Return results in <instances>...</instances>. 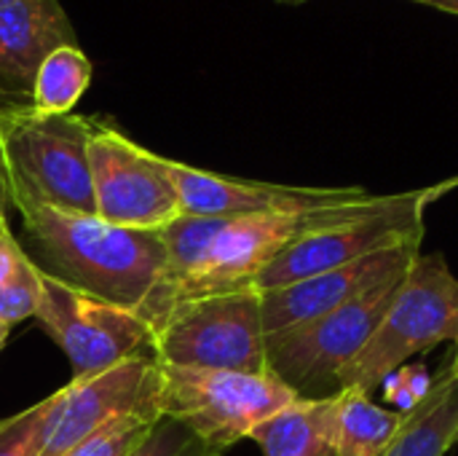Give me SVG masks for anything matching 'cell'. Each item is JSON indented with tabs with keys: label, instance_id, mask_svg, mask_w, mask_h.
I'll use <instances>...</instances> for the list:
<instances>
[{
	"label": "cell",
	"instance_id": "cell-1",
	"mask_svg": "<svg viewBox=\"0 0 458 456\" xmlns=\"http://www.w3.org/2000/svg\"><path fill=\"white\" fill-rule=\"evenodd\" d=\"M13 210L21 215L19 242L27 258L51 280L137 314L164 280L161 231L121 228L97 215L35 202H19Z\"/></svg>",
	"mask_w": 458,
	"mask_h": 456
},
{
	"label": "cell",
	"instance_id": "cell-2",
	"mask_svg": "<svg viewBox=\"0 0 458 456\" xmlns=\"http://www.w3.org/2000/svg\"><path fill=\"white\" fill-rule=\"evenodd\" d=\"M91 129V116H43L30 105H0V161L8 204L35 202L94 215Z\"/></svg>",
	"mask_w": 458,
	"mask_h": 456
},
{
	"label": "cell",
	"instance_id": "cell-3",
	"mask_svg": "<svg viewBox=\"0 0 458 456\" xmlns=\"http://www.w3.org/2000/svg\"><path fill=\"white\" fill-rule=\"evenodd\" d=\"M443 341H458V280L443 255H419L373 339L338 374V392H370L413 355Z\"/></svg>",
	"mask_w": 458,
	"mask_h": 456
},
{
	"label": "cell",
	"instance_id": "cell-4",
	"mask_svg": "<svg viewBox=\"0 0 458 456\" xmlns=\"http://www.w3.org/2000/svg\"><path fill=\"white\" fill-rule=\"evenodd\" d=\"M158 366L268 374L258 288L177 301L153 331Z\"/></svg>",
	"mask_w": 458,
	"mask_h": 456
},
{
	"label": "cell",
	"instance_id": "cell-5",
	"mask_svg": "<svg viewBox=\"0 0 458 456\" xmlns=\"http://www.w3.org/2000/svg\"><path fill=\"white\" fill-rule=\"evenodd\" d=\"M161 417L180 422L204 443L225 452L250 438L266 419L301 400L282 379L268 374L158 366Z\"/></svg>",
	"mask_w": 458,
	"mask_h": 456
},
{
	"label": "cell",
	"instance_id": "cell-6",
	"mask_svg": "<svg viewBox=\"0 0 458 456\" xmlns=\"http://www.w3.org/2000/svg\"><path fill=\"white\" fill-rule=\"evenodd\" d=\"M451 185V183H448ZM448 185L373 196L360 212L333 226L317 228L287 250H282L255 280V288L274 290L306 277L330 271L335 266H346L352 261L368 258L373 253L400 247V245H421L424 239V210L432 199H437Z\"/></svg>",
	"mask_w": 458,
	"mask_h": 456
},
{
	"label": "cell",
	"instance_id": "cell-7",
	"mask_svg": "<svg viewBox=\"0 0 458 456\" xmlns=\"http://www.w3.org/2000/svg\"><path fill=\"white\" fill-rule=\"evenodd\" d=\"M370 199H373V194L365 199L349 202V204L311 210V212L223 218L220 228L207 242L193 274L180 288H174V293L169 296L166 312L177 301H185V298L215 296V293H228V290H239V288H255V280L260 277V271L282 250H287L293 242H298L301 237L317 231V228H325V226L352 218ZM166 312H164V317H166Z\"/></svg>",
	"mask_w": 458,
	"mask_h": 456
},
{
	"label": "cell",
	"instance_id": "cell-8",
	"mask_svg": "<svg viewBox=\"0 0 458 456\" xmlns=\"http://www.w3.org/2000/svg\"><path fill=\"white\" fill-rule=\"evenodd\" d=\"M403 277L373 288L362 298L319 320L266 336L268 371L306 400L322 398L319 390L335 387L338 392V374L373 339L400 290Z\"/></svg>",
	"mask_w": 458,
	"mask_h": 456
},
{
	"label": "cell",
	"instance_id": "cell-9",
	"mask_svg": "<svg viewBox=\"0 0 458 456\" xmlns=\"http://www.w3.org/2000/svg\"><path fill=\"white\" fill-rule=\"evenodd\" d=\"M35 323L67 355L72 382L99 376L134 357H156L153 331L137 312L81 293L43 271Z\"/></svg>",
	"mask_w": 458,
	"mask_h": 456
},
{
	"label": "cell",
	"instance_id": "cell-10",
	"mask_svg": "<svg viewBox=\"0 0 458 456\" xmlns=\"http://www.w3.org/2000/svg\"><path fill=\"white\" fill-rule=\"evenodd\" d=\"M89 169L94 215L105 223L134 231H161L182 215L177 188L164 172L161 156L134 142L110 118L94 116Z\"/></svg>",
	"mask_w": 458,
	"mask_h": 456
},
{
	"label": "cell",
	"instance_id": "cell-11",
	"mask_svg": "<svg viewBox=\"0 0 458 456\" xmlns=\"http://www.w3.org/2000/svg\"><path fill=\"white\" fill-rule=\"evenodd\" d=\"M59 390V406L38 456H64L123 414H161V371L156 357H134L99 376L81 382L70 379Z\"/></svg>",
	"mask_w": 458,
	"mask_h": 456
},
{
	"label": "cell",
	"instance_id": "cell-12",
	"mask_svg": "<svg viewBox=\"0 0 458 456\" xmlns=\"http://www.w3.org/2000/svg\"><path fill=\"white\" fill-rule=\"evenodd\" d=\"M161 167L177 188L182 215L244 218L274 212H311L370 196L362 188H303L228 177L161 156Z\"/></svg>",
	"mask_w": 458,
	"mask_h": 456
},
{
	"label": "cell",
	"instance_id": "cell-13",
	"mask_svg": "<svg viewBox=\"0 0 458 456\" xmlns=\"http://www.w3.org/2000/svg\"><path fill=\"white\" fill-rule=\"evenodd\" d=\"M419 255H421V245H400L352 261L346 266H335L330 271L306 277L301 282L263 290L260 309H263L266 336L306 325L362 298L373 288L408 274V269L416 263Z\"/></svg>",
	"mask_w": 458,
	"mask_h": 456
},
{
	"label": "cell",
	"instance_id": "cell-14",
	"mask_svg": "<svg viewBox=\"0 0 458 456\" xmlns=\"http://www.w3.org/2000/svg\"><path fill=\"white\" fill-rule=\"evenodd\" d=\"M62 46L81 40L59 0H0V99L30 105L38 67Z\"/></svg>",
	"mask_w": 458,
	"mask_h": 456
},
{
	"label": "cell",
	"instance_id": "cell-15",
	"mask_svg": "<svg viewBox=\"0 0 458 456\" xmlns=\"http://www.w3.org/2000/svg\"><path fill=\"white\" fill-rule=\"evenodd\" d=\"M335 395L295 400L266 419L250 438L263 456H335Z\"/></svg>",
	"mask_w": 458,
	"mask_h": 456
},
{
	"label": "cell",
	"instance_id": "cell-16",
	"mask_svg": "<svg viewBox=\"0 0 458 456\" xmlns=\"http://www.w3.org/2000/svg\"><path fill=\"white\" fill-rule=\"evenodd\" d=\"M458 441V382L451 368L432 382L429 395L405 417L394 441L378 456H445Z\"/></svg>",
	"mask_w": 458,
	"mask_h": 456
},
{
	"label": "cell",
	"instance_id": "cell-17",
	"mask_svg": "<svg viewBox=\"0 0 458 456\" xmlns=\"http://www.w3.org/2000/svg\"><path fill=\"white\" fill-rule=\"evenodd\" d=\"M405 417L381 409L362 390L335 392V456H378L394 441Z\"/></svg>",
	"mask_w": 458,
	"mask_h": 456
},
{
	"label": "cell",
	"instance_id": "cell-18",
	"mask_svg": "<svg viewBox=\"0 0 458 456\" xmlns=\"http://www.w3.org/2000/svg\"><path fill=\"white\" fill-rule=\"evenodd\" d=\"M91 59L81 46H62L51 51L35 73L30 108L43 116L72 113L78 99L91 86Z\"/></svg>",
	"mask_w": 458,
	"mask_h": 456
},
{
	"label": "cell",
	"instance_id": "cell-19",
	"mask_svg": "<svg viewBox=\"0 0 458 456\" xmlns=\"http://www.w3.org/2000/svg\"><path fill=\"white\" fill-rule=\"evenodd\" d=\"M59 395H62V390L51 392L40 403H35L8 419H0V456L40 454L46 435L51 430L56 406H59Z\"/></svg>",
	"mask_w": 458,
	"mask_h": 456
},
{
	"label": "cell",
	"instance_id": "cell-20",
	"mask_svg": "<svg viewBox=\"0 0 458 456\" xmlns=\"http://www.w3.org/2000/svg\"><path fill=\"white\" fill-rule=\"evenodd\" d=\"M161 414L156 411H134L113 419L78 446H72L64 456H131L150 435Z\"/></svg>",
	"mask_w": 458,
	"mask_h": 456
},
{
	"label": "cell",
	"instance_id": "cell-21",
	"mask_svg": "<svg viewBox=\"0 0 458 456\" xmlns=\"http://www.w3.org/2000/svg\"><path fill=\"white\" fill-rule=\"evenodd\" d=\"M40 301V271L27 261L8 282L0 285V323L13 328L24 320H35Z\"/></svg>",
	"mask_w": 458,
	"mask_h": 456
},
{
	"label": "cell",
	"instance_id": "cell-22",
	"mask_svg": "<svg viewBox=\"0 0 458 456\" xmlns=\"http://www.w3.org/2000/svg\"><path fill=\"white\" fill-rule=\"evenodd\" d=\"M225 452L204 443L201 438H196L191 430H185L180 422L161 417L156 422V427L150 430V435L145 438V443L131 456H223Z\"/></svg>",
	"mask_w": 458,
	"mask_h": 456
},
{
	"label": "cell",
	"instance_id": "cell-23",
	"mask_svg": "<svg viewBox=\"0 0 458 456\" xmlns=\"http://www.w3.org/2000/svg\"><path fill=\"white\" fill-rule=\"evenodd\" d=\"M432 376L427 374L424 366H400L397 371H392L381 387L386 400L400 411V414H411L413 409L421 406V400L429 395L432 390Z\"/></svg>",
	"mask_w": 458,
	"mask_h": 456
},
{
	"label": "cell",
	"instance_id": "cell-24",
	"mask_svg": "<svg viewBox=\"0 0 458 456\" xmlns=\"http://www.w3.org/2000/svg\"><path fill=\"white\" fill-rule=\"evenodd\" d=\"M27 261H30V258H27L21 242L13 237L8 220H3V223H0V285L8 282Z\"/></svg>",
	"mask_w": 458,
	"mask_h": 456
},
{
	"label": "cell",
	"instance_id": "cell-25",
	"mask_svg": "<svg viewBox=\"0 0 458 456\" xmlns=\"http://www.w3.org/2000/svg\"><path fill=\"white\" fill-rule=\"evenodd\" d=\"M284 5H301V3H309V0H279ZM411 3H421V5H429V8H437V11H445V13H456L458 16V0H411Z\"/></svg>",
	"mask_w": 458,
	"mask_h": 456
},
{
	"label": "cell",
	"instance_id": "cell-26",
	"mask_svg": "<svg viewBox=\"0 0 458 456\" xmlns=\"http://www.w3.org/2000/svg\"><path fill=\"white\" fill-rule=\"evenodd\" d=\"M0 105H5L3 99H0ZM13 105V102H11ZM8 191H5V177H3V161H0V223L3 220H8Z\"/></svg>",
	"mask_w": 458,
	"mask_h": 456
},
{
	"label": "cell",
	"instance_id": "cell-27",
	"mask_svg": "<svg viewBox=\"0 0 458 456\" xmlns=\"http://www.w3.org/2000/svg\"><path fill=\"white\" fill-rule=\"evenodd\" d=\"M8 331H11V328L0 323V349H3V344H5V339H8Z\"/></svg>",
	"mask_w": 458,
	"mask_h": 456
},
{
	"label": "cell",
	"instance_id": "cell-28",
	"mask_svg": "<svg viewBox=\"0 0 458 456\" xmlns=\"http://www.w3.org/2000/svg\"><path fill=\"white\" fill-rule=\"evenodd\" d=\"M451 374H454V379L458 382V341H456V357H454V363H451Z\"/></svg>",
	"mask_w": 458,
	"mask_h": 456
}]
</instances>
